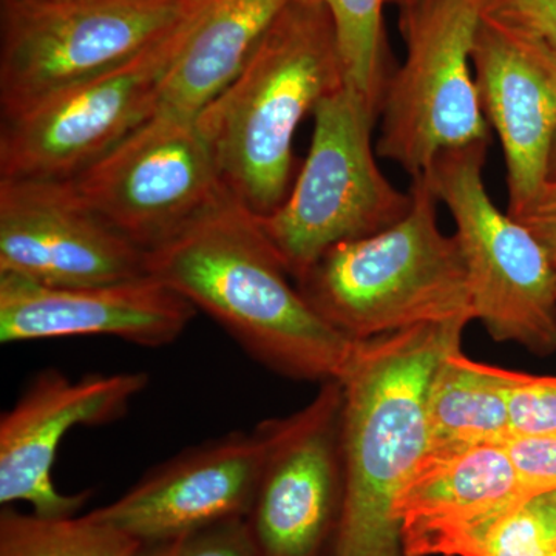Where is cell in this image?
Instances as JSON below:
<instances>
[{"instance_id":"23","label":"cell","mask_w":556,"mask_h":556,"mask_svg":"<svg viewBox=\"0 0 556 556\" xmlns=\"http://www.w3.org/2000/svg\"><path fill=\"white\" fill-rule=\"evenodd\" d=\"M506 393L510 434L555 437L556 378L500 368Z\"/></svg>"},{"instance_id":"20","label":"cell","mask_w":556,"mask_h":556,"mask_svg":"<svg viewBox=\"0 0 556 556\" xmlns=\"http://www.w3.org/2000/svg\"><path fill=\"white\" fill-rule=\"evenodd\" d=\"M0 556H164L105 522L84 517L42 518L13 508L0 514Z\"/></svg>"},{"instance_id":"7","label":"cell","mask_w":556,"mask_h":556,"mask_svg":"<svg viewBox=\"0 0 556 556\" xmlns=\"http://www.w3.org/2000/svg\"><path fill=\"white\" fill-rule=\"evenodd\" d=\"M203 3L0 0L2 118L138 56Z\"/></svg>"},{"instance_id":"25","label":"cell","mask_w":556,"mask_h":556,"mask_svg":"<svg viewBox=\"0 0 556 556\" xmlns=\"http://www.w3.org/2000/svg\"><path fill=\"white\" fill-rule=\"evenodd\" d=\"M164 556H260L247 518L229 519L164 543Z\"/></svg>"},{"instance_id":"5","label":"cell","mask_w":556,"mask_h":556,"mask_svg":"<svg viewBox=\"0 0 556 556\" xmlns=\"http://www.w3.org/2000/svg\"><path fill=\"white\" fill-rule=\"evenodd\" d=\"M311 148L283 203L260 228L289 276L300 280L328 249L390 228L412 193L394 188L372 148L379 112L340 87L314 110Z\"/></svg>"},{"instance_id":"28","label":"cell","mask_w":556,"mask_h":556,"mask_svg":"<svg viewBox=\"0 0 556 556\" xmlns=\"http://www.w3.org/2000/svg\"><path fill=\"white\" fill-rule=\"evenodd\" d=\"M548 193H556V138L554 148H552L551 160H548L546 189H544L543 195H548Z\"/></svg>"},{"instance_id":"15","label":"cell","mask_w":556,"mask_h":556,"mask_svg":"<svg viewBox=\"0 0 556 556\" xmlns=\"http://www.w3.org/2000/svg\"><path fill=\"white\" fill-rule=\"evenodd\" d=\"M471 62L482 112L506 161L507 212L519 218L546 189L556 138V51L481 21Z\"/></svg>"},{"instance_id":"3","label":"cell","mask_w":556,"mask_h":556,"mask_svg":"<svg viewBox=\"0 0 556 556\" xmlns=\"http://www.w3.org/2000/svg\"><path fill=\"white\" fill-rule=\"evenodd\" d=\"M345 86L334 22L324 0H291L247 67L199 116L225 188L266 217L287 199L300 123Z\"/></svg>"},{"instance_id":"24","label":"cell","mask_w":556,"mask_h":556,"mask_svg":"<svg viewBox=\"0 0 556 556\" xmlns=\"http://www.w3.org/2000/svg\"><path fill=\"white\" fill-rule=\"evenodd\" d=\"M481 21L556 51V0H479Z\"/></svg>"},{"instance_id":"9","label":"cell","mask_w":556,"mask_h":556,"mask_svg":"<svg viewBox=\"0 0 556 556\" xmlns=\"http://www.w3.org/2000/svg\"><path fill=\"white\" fill-rule=\"evenodd\" d=\"M203 5L130 61L2 118L0 178H75L152 118Z\"/></svg>"},{"instance_id":"22","label":"cell","mask_w":556,"mask_h":556,"mask_svg":"<svg viewBox=\"0 0 556 556\" xmlns=\"http://www.w3.org/2000/svg\"><path fill=\"white\" fill-rule=\"evenodd\" d=\"M556 551L551 495L530 497L500 519L467 556H546Z\"/></svg>"},{"instance_id":"14","label":"cell","mask_w":556,"mask_h":556,"mask_svg":"<svg viewBox=\"0 0 556 556\" xmlns=\"http://www.w3.org/2000/svg\"><path fill=\"white\" fill-rule=\"evenodd\" d=\"M269 448L266 422L186 450L146 475L115 503L89 511L146 544L248 518Z\"/></svg>"},{"instance_id":"10","label":"cell","mask_w":556,"mask_h":556,"mask_svg":"<svg viewBox=\"0 0 556 556\" xmlns=\"http://www.w3.org/2000/svg\"><path fill=\"white\" fill-rule=\"evenodd\" d=\"M87 206L146 252L229 199L197 118L153 115L70 179Z\"/></svg>"},{"instance_id":"26","label":"cell","mask_w":556,"mask_h":556,"mask_svg":"<svg viewBox=\"0 0 556 556\" xmlns=\"http://www.w3.org/2000/svg\"><path fill=\"white\" fill-rule=\"evenodd\" d=\"M530 497L556 492L555 437H510L501 442Z\"/></svg>"},{"instance_id":"12","label":"cell","mask_w":556,"mask_h":556,"mask_svg":"<svg viewBox=\"0 0 556 556\" xmlns=\"http://www.w3.org/2000/svg\"><path fill=\"white\" fill-rule=\"evenodd\" d=\"M0 273L97 287L149 274L148 252L94 214L70 179L0 178Z\"/></svg>"},{"instance_id":"31","label":"cell","mask_w":556,"mask_h":556,"mask_svg":"<svg viewBox=\"0 0 556 556\" xmlns=\"http://www.w3.org/2000/svg\"><path fill=\"white\" fill-rule=\"evenodd\" d=\"M546 556H556V551L552 552V554H548Z\"/></svg>"},{"instance_id":"16","label":"cell","mask_w":556,"mask_h":556,"mask_svg":"<svg viewBox=\"0 0 556 556\" xmlns=\"http://www.w3.org/2000/svg\"><path fill=\"white\" fill-rule=\"evenodd\" d=\"M195 308L159 278L50 287L0 273V342L110 336L146 348L170 345Z\"/></svg>"},{"instance_id":"1","label":"cell","mask_w":556,"mask_h":556,"mask_svg":"<svg viewBox=\"0 0 556 556\" xmlns=\"http://www.w3.org/2000/svg\"><path fill=\"white\" fill-rule=\"evenodd\" d=\"M148 273L214 318L244 351L285 378L339 380L357 340L325 320L232 197L148 252Z\"/></svg>"},{"instance_id":"30","label":"cell","mask_w":556,"mask_h":556,"mask_svg":"<svg viewBox=\"0 0 556 556\" xmlns=\"http://www.w3.org/2000/svg\"><path fill=\"white\" fill-rule=\"evenodd\" d=\"M407 2V0H388V3H396V5H402V3Z\"/></svg>"},{"instance_id":"29","label":"cell","mask_w":556,"mask_h":556,"mask_svg":"<svg viewBox=\"0 0 556 556\" xmlns=\"http://www.w3.org/2000/svg\"><path fill=\"white\" fill-rule=\"evenodd\" d=\"M548 495H551L552 504H554L556 515V492L548 493Z\"/></svg>"},{"instance_id":"19","label":"cell","mask_w":556,"mask_h":556,"mask_svg":"<svg viewBox=\"0 0 556 556\" xmlns=\"http://www.w3.org/2000/svg\"><path fill=\"white\" fill-rule=\"evenodd\" d=\"M460 343L463 339L445 350L431 376L427 394L428 452L500 445L510 437L500 367L471 361Z\"/></svg>"},{"instance_id":"8","label":"cell","mask_w":556,"mask_h":556,"mask_svg":"<svg viewBox=\"0 0 556 556\" xmlns=\"http://www.w3.org/2000/svg\"><path fill=\"white\" fill-rule=\"evenodd\" d=\"M486 149L479 142L442 153L426 177L455 222L475 320L496 342L548 356L556 351V265L535 233L490 199Z\"/></svg>"},{"instance_id":"27","label":"cell","mask_w":556,"mask_h":556,"mask_svg":"<svg viewBox=\"0 0 556 556\" xmlns=\"http://www.w3.org/2000/svg\"><path fill=\"white\" fill-rule=\"evenodd\" d=\"M517 219L535 233L556 265V193L543 195L535 206Z\"/></svg>"},{"instance_id":"17","label":"cell","mask_w":556,"mask_h":556,"mask_svg":"<svg viewBox=\"0 0 556 556\" xmlns=\"http://www.w3.org/2000/svg\"><path fill=\"white\" fill-rule=\"evenodd\" d=\"M530 500L501 445L428 452L394 500L404 556H467Z\"/></svg>"},{"instance_id":"6","label":"cell","mask_w":556,"mask_h":556,"mask_svg":"<svg viewBox=\"0 0 556 556\" xmlns=\"http://www.w3.org/2000/svg\"><path fill=\"white\" fill-rule=\"evenodd\" d=\"M404 64L388 76L376 152L409 177L450 150L489 142L475 80L479 0H407L399 5Z\"/></svg>"},{"instance_id":"4","label":"cell","mask_w":556,"mask_h":556,"mask_svg":"<svg viewBox=\"0 0 556 556\" xmlns=\"http://www.w3.org/2000/svg\"><path fill=\"white\" fill-rule=\"evenodd\" d=\"M409 193L397 223L328 249L298 280L303 298L346 338L475 320L463 252L455 233L439 228L426 175L412 179Z\"/></svg>"},{"instance_id":"13","label":"cell","mask_w":556,"mask_h":556,"mask_svg":"<svg viewBox=\"0 0 556 556\" xmlns=\"http://www.w3.org/2000/svg\"><path fill=\"white\" fill-rule=\"evenodd\" d=\"M148 383L144 372L78 380L58 369L38 372L0 417V504H30L42 518L76 517L91 492L67 495L54 485L51 470L62 439L78 426L118 420Z\"/></svg>"},{"instance_id":"2","label":"cell","mask_w":556,"mask_h":556,"mask_svg":"<svg viewBox=\"0 0 556 556\" xmlns=\"http://www.w3.org/2000/svg\"><path fill=\"white\" fill-rule=\"evenodd\" d=\"M468 324L357 340L338 380L343 489L334 556H404L394 500L428 452L431 376Z\"/></svg>"},{"instance_id":"11","label":"cell","mask_w":556,"mask_h":556,"mask_svg":"<svg viewBox=\"0 0 556 556\" xmlns=\"http://www.w3.org/2000/svg\"><path fill=\"white\" fill-rule=\"evenodd\" d=\"M340 409L342 388L328 380L306 407L266 420L268 455L247 518L260 556H317L338 526Z\"/></svg>"},{"instance_id":"18","label":"cell","mask_w":556,"mask_h":556,"mask_svg":"<svg viewBox=\"0 0 556 556\" xmlns=\"http://www.w3.org/2000/svg\"><path fill=\"white\" fill-rule=\"evenodd\" d=\"M291 0H206L167 73L153 115L197 118L247 67Z\"/></svg>"},{"instance_id":"21","label":"cell","mask_w":556,"mask_h":556,"mask_svg":"<svg viewBox=\"0 0 556 556\" xmlns=\"http://www.w3.org/2000/svg\"><path fill=\"white\" fill-rule=\"evenodd\" d=\"M334 22L348 89L380 109L388 80L383 7L388 0H324Z\"/></svg>"}]
</instances>
